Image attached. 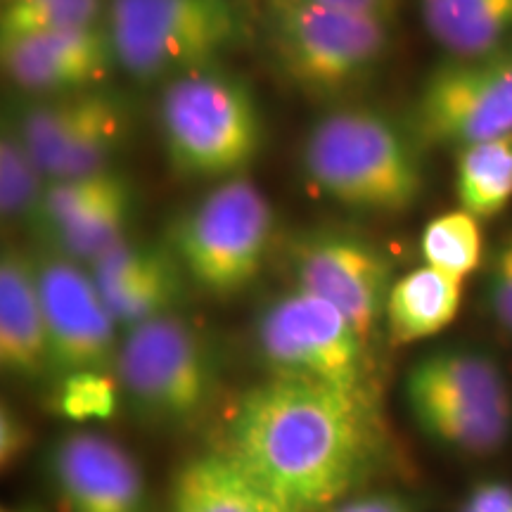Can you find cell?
I'll use <instances>...</instances> for the list:
<instances>
[{
  "instance_id": "83f0119b",
  "label": "cell",
  "mask_w": 512,
  "mask_h": 512,
  "mask_svg": "<svg viewBox=\"0 0 512 512\" xmlns=\"http://www.w3.org/2000/svg\"><path fill=\"white\" fill-rule=\"evenodd\" d=\"M105 0H34L0 12V41L31 34L98 27Z\"/></svg>"
},
{
  "instance_id": "44dd1931",
  "label": "cell",
  "mask_w": 512,
  "mask_h": 512,
  "mask_svg": "<svg viewBox=\"0 0 512 512\" xmlns=\"http://www.w3.org/2000/svg\"><path fill=\"white\" fill-rule=\"evenodd\" d=\"M456 192L460 209L475 219L501 214L512 200V136L463 147L456 164Z\"/></svg>"
},
{
  "instance_id": "ba28073f",
  "label": "cell",
  "mask_w": 512,
  "mask_h": 512,
  "mask_svg": "<svg viewBox=\"0 0 512 512\" xmlns=\"http://www.w3.org/2000/svg\"><path fill=\"white\" fill-rule=\"evenodd\" d=\"M271 36L285 74L316 93L342 91L366 76L387 48L384 17L273 0Z\"/></svg>"
},
{
  "instance_id": "d6a6232c",
  "label": "cell",
  "mask_w": 512,
  "mask_h": 512,
  "mask_svg": "<svg viewBox=\"0 0 512 512\" xmlns=\"http://www.w3.org/2000/svg\"><path fill=\"white\" fill-rule=\"evenodd\" d=\"M465 503L477 512H512V486L508 482H479L465 498Z\"/></svg>"
},
{
  "instance_id": "9a60e30c",
  "label": "cell",
  "mask_w": 512,
  "mask_h": 512,
  "mask_svg": "<svg viewBox=\"0 0 512 512\" xmlns=\"http://www.w3.org/2000/svg\"><path fill=\"white\" fill-rule=\"evenodd\" d=\"M408 408H512L510 387L494 356L475 349H439L422 356L403 382Z\"/></svg>"
},
{
  "instance_id": "2e32d148",
  "label": "cell",
  "mask_w": 512,
  "mask_h": 512,
  "mask_svg": "<svg viewBox=\"0 0 512 512\" xmlns=\"http://www.w3.org/2000/svg\"><path fill=\"white\" fill-rule=\"evenodd\" d=\"M460 299H463V280L437 268L425 264L401 275L399 280H394L384 311L389 337L403 347L439 335L458 316Z\"/></svg>"
},
{
  "instance_id": "4dcf8cb0",
  "label": "cell",
  "mask_w": 512,
  "mask_h": 512,
  "mask_svg": "<svg viewBox=\"0 0 512 512\" xmlns=\"http://www.w3.org/2000/svg\"><path fill=\"white\" fill-rule=\"evenodd\" d=\"M31 446V427L17 408L3 403L0 406V465L3 472L15 467L19 460L27 456Z\"/></svg>"
},
{
  "instance_id": "e575fe53",
  "label": "cell",
  "mask_w": 512,
  "mask_h": 512,
  "mask_svg": "<svg viewBox=\"0 0 512 512\" xmlns=\"http://www.w3.org/2000/svg\"><path fill=\"white\" fill-rule=\"evenodd\" d=\"M29 3H34V0H3V10L22 8V5H29Z\"/></svg>"
},
{
  "instance_id": "f546056e",
  "label": "cell",
  "mask_w": 512,
  "mask_h": 512,
  "mask_svg": "<svg viewBox=\"0 0 512 512\" xmlns=\"http://www.w3.org/2000/svg\"><path fill=\"white\" fill-rule=\"evenodd\" d=\"M486 304L501 328L512 335V233L491 261L486 280Z\"/></svg>"
},
{
  "instance_id": "6da1fadb",
  "label": "cell",
  "mask_w": 512,
  "mask_h": 512,
  "mask_svg": "<svg viewBox=\"0 0 512 512\" xmlns=\"http://www.w3.org/2000/svg\"><path fill=\"white\" fill-rule=\"evenodd\" d=\"M219 451L283 512H328L387 453L380 403L271 375L235 403Z\"/></svg>"
},
{
  "instance_id": "52a82bcc",
  "label": "cell",
  "mask_w": 512,
  "mask_h": 512,
  "mask_svg": "<svg viewBox=\"0 0 512 512\" xmlns=\"http://www.w3.org/2000/svg\"><path fill=\"white\" fill-rule=\"evenodd\" d=\"M368 344L342 311L304 290L273 299L256 323V347L271 375L318 382L377 403Z\"/></svg>"
},
{
  "instance_id": "ac0fdd59",
  "label": "cell",
  "mask_w": 512,
  "mask_h": 512,
  "mask_svg": "<svg viewBox=\"0 0 512 512\" xmlns=\"http://www.w3.org/2000/svg\"><path fill=\"white\" fill-rule=\"evenodd\" d=\"M420 17L451 57H479L512 43V0H420Z\"/></svg>"
},
{
  "instance_id": "603a6c76",
  "label": "cell",
  "mask_w": 512,
  "mask_h": 512,
  "mask_svg": "<svg viewBox=\"0 0 512 512\" xmlns=\"http://www.w3.org/2000/svg\"><path fill=\"white\" fill-rule=\"evenodd\" d=\"M133 209H136V195H133V185L124 176L107 195L83 209L62 230H57L50 242L55 245L57 254L69 256L79 264H93L102 252L126 238Z\"/></svg>"
},
{
  "instance_id": "cb8c5ba5",
  "label": "cell",
  "mask_w": 512,
  "mask_h": 512,
  "mask_svg": "<svg viewBox=\"0 0 512 512\" xmlns=\"http://www.w3.org/2000/svg\"><path fill=\"white\" fill-rule=\"evenodd\" d=\"M91 93L67 95V98L43 102V105L29 107L19 119L17 131L34 155L36 164L50 181L55 166L60 162L64 147L72 140L76 126L86 114Z\"/></svg>"
},
{
  "instance_id": "3957f363",
  "label": "cell",
  "mask_w": 512,
  "mask_h": 512,
  "mask_svg": "<svg viewBox=\"0 0 512 512\" xmlns=\"http://www.w3.org/2000/svg\"><path fill=\"white\" fill-rule=\"evenodd\" d=\"M166 157L178 174L240 176L259 155L264 121L247 86L214 69L176 76L159 102Z\"/></svg>"
},
{
  "instance_id": "8992f818",
  "label": "cell",
  "mask_w": 512,
  "mask_h": 512,
  "mask_svg": "<svg viewBox=\"0 0 512 512\" xmlns=\"http://www.w3.org/2000/svg\"><path fill=\"white\" fill-rule=\"evenodd\" d=\"M273 209L247 178H228L171 228L169 247L200 290L233 297L264 268L273 238Z\"/></svg>"
},
{
  "instance_id": "5bb4252c",
  "label": "cell",
  "mask_w": 512,
  "mask_h": 512,
  "mask_svg": "<svg viewBox=\"0 0 512 512\" xmlns=\"http://www.w3.org/2000/svg\"><path fill=\"white\" fill-rule=\"evenodd\" d=\"M0 366L27 382L53 370L36 261L17 249L0 259Z\"/></svg>"
},
{
  "instance_id": "4316f807",
  "label": "cell",
  "mask_w": 512,
  "mask_h": 512,
  "mask_svg": "<svg viewBox=\"0 0 512 512\" xmlns=\"http://www.w3.org/2000/svg\"><path fill=\"white\" fill-rule=\"evenodd\" d=\"M121 178H124V174L110 169L91 176L48 181L41 200L36 204L34 214H31L29 226L34 228L38 235L50 240L57 230H62L69 221L76 219L83 209H88L93 202H98L102 195H107Z\"/></svg>"
},
{
  "instance_id": "5b68a950",
  "label": "cell",
  "mask_w": 512,
  "mask_h": 512,
  "mask_svg": "<svg viewBox=\"0 0 512 512\" xmlns=\"http://www.w3.org/2000/svg\"><path fill=\"white\" fill-rule=\"evenodd\" d=\"M114 373L140 418L171 430L200 422L219 389L209 344L178 313L126 330Z\"/></svg>"
},
{
  "instance_id": "7a4b0ae2",
  "label": "cell",
  "mask_w": 512,
  "mask_h": 512,
  "mask_svg": "<svg viewBox=\"0 0 512 512\" xmlns=\"http://www.w3.org/2000/svg\"><path fill=\"white\" fill-rule=\"evenodd\" d=\"M304 169L332 200L368 214H401L422 192L413 145L392 121L370 110L320 119L306 138Z\"/></svg>"
},
{
  "instance_id": "d4e9b609",
  "label": "cell",
  "mask_w": 512,
  "mask_h": 512,
  "mask_svg": "<svg viewBox=\"0 0 512 512\" xmlns=\"http://www.w3.org/2000/svg\"><path fill=\"white\" fill-rule=\"evenodd\" d=\"M477 221L475 216L460 209L427 223L420 238L425 264L453 278H467L482 261V233Z\"/></svg>"
},
{
  "instance_id": "d590c367",
  "label": "cell",
  "mask_w": 512,
  "mask_h": 512,
  "mask_svg": "<svg viewBox=\"0 0 512 512\" xmlns=\"http://www.w3.org/2000/svg\"><path fill=\"white\" fill-rule=\"evenodd\" d=\"M458 512H477V510H475V508H470V505H467V503L463 501V505H460Z\"/></svg>"
},
{
  "instance_id": "7c38bea8",
  "label": "cell",
  "mask_w": 512,
  "mask_h": 512,
  "mask_svg": "<svg viewBox=\"0 0 512 512\" xmlns=\"http://www.w3.org/2000/svg\"><path fill=\"white\" fill-rule=\"evenodd\" d=\"M46 467L67 512H150L136 458L102 434H64L50 446Z\"/></svg>"
},
{
  "instance_id": "484cf974",
  "label": "cell",
  "mask_w": 512,
  "mask_h": 512,
  "mask_svg": "<svg viewBox=\"0 0 512 512\" xmlns=\"http://www.w3.org/2000/svg\"><path fill=\"white\" fill-rule=\"evenodd\" d=\"M46 181V174L19 136L17 124H5L3 136H0V211H3V221H29L43 190H46Z\"/></svg>"
},
{
  "instance_id": "d6986e66",
  "label": "cell",
  "mask_w": 512,
  "mask_h": 512,
  "mask_svg": "<svg viewBox=\"0 0 512 512\" xmlns=\"http://www.w3.org/2000/svg\"><path fill=\"white\" fill-rule=\"evenodd\" d=\"M126 133L128 112L124 102L105 93H91L86 114L76 126L72 140L64 147L50 181L110 171L114 157L124 145Z\"/></svg>"
},
{
  "instance_id": "836d02e7",
  "label": "cell",
  "mask_w": 512,
  "mask_h": 512,
  "mask_svg": "<svg viewBox=\"0 0 512 512\" xmlns=\"http://www.w3.org/2000/svg\"><path fill=\"white\" fill-rule=\"evenodd\" d=\"M311 3L325 5V8L347 10V12H361V15H387L389 0H311Z\"/></svg>"
},
{
  "instance_id": "1f68e13d",
  "label": "cell",
  "mask_w": 512,
  "mask_h": 512,
  "mask_svg": "<svg viewBox=\"0 0 512 512\" xmlns=\"http://www.w3.org/2000/svg\"><path fill=\"white\" fill-rule=\"evenodd\" d=\"M328 512H420V505L403 494L380 491V494L344 498Z\"/></svg>"
},
{
  "instance_id": "7402d4cb",
  "label": "cell",
  "mask_w": 512,
  "mask_h": 512,
  "mask_svg": "<svg viewBox=\"0 0 512 512\" xmlns=\"http://www.w3.org/2000/svg\"><path fill=\"white\" fill-rule=\"evenodd\" d=\"M183 275L185 271L174 249L164 247L155 264L110 290H100V294L114 323L121 330H131L147 320L174 313V306L183 292Z\"/></svg>"
},
{
  "instance_id": "ffe728a7",
  "label": "cell",
  "mask_w": 512,
  "mask_h": 512,
  "mask_svg": "<svg viewBox=\"0 0 512 512\" xmlns=\"http://www.w3.org/2000/svg\"><path fill=\"white\" fill-rule=\"evenodd\" d=\"M411 415L427 439L467 456H489L512 432V408L418 406Z\"/></svg>"
},
{
  "instance_id": "e0dca14e",
  "label": "cell",
  "mask_w": 512,
  "mask_h": 512,
  "mask_svg": "<svg viewBox=\"0 0 512 512\" xmlns=\"http://www.w3.org/2000/svg\"><path fill=\"white\" fill-rule=\"evenodd\" d=\"M171 512H283L223 451L202 453L176 472Z\"/></svg>"
},
{
  "instance_id": "8d00e7d4",
  "label": "cell",
  "mask_w": 512,
  "mask_h": 512,
  "mask_svg": "<svg viewBox=\"0 0 512 512\" xmlns=\"http://www.w3.org/2000/svg\"><path fill=\"white\" fill-rule=\"evenodd\" d=\"M3 512H34V510H3Z\"/></svg>"
},
{
  "instance_id": "30bf717a",
  "label": "cell",
  "mask_w": 512,
  "mask_h": 512,
  "mask_svg": "<svg viewBox=\"0 0 512 512\" xmlns=\"http://www.w3.org/2000/svg\"><path fill=\"white\" fill-rule=\"evenodd\" d=\"M38 290L48 325L50 368L60 375L117 368V328L93 275L62 254L36 259Z\"/></svg>"
},
{
  "instance_id": "f1b7e54d",
  "label": "cell",
  "mask_w": 512,
  "mask_h": 512,
  "mask_svg": "<svg viewBox=\"0 0 512 512\" xmlns=\"http://www.w3.org/2000/svg\"><path fill=\"white\" fill-rule=\"evenodd\" d=\"M119 384L110 373L81 370L62 375L57 384L55 408L62 418L74 422L110 420L119 406Z\"/></svg>"
},
{
  "instance_id": "9c48e42d",
  "label": "cell",
  "mask_w": 512,
  "mask_h": 512,
  "mask_svg": "<svg viewBox=\"0 0 512 512\" xmlns=\"http://www.w3.org/2000/svg\"><path fill=\"white\" fill-rule=\"evenodd\" d=\"M413 128L422 143L458 150L512 136V43L439 64L415 100Z\"/></svg>"
},
{
  "instance_id": "4fadbf2b",
  "label": "cell",
  "mask_w": 512,
  "mask_h": 512,
  "mask_svg": "<svg viewBox=\"0 0 512 512\" xmlns=\"http://www.w3.org/2000/svg\"><path fill=\"white\" fill-rule=\"evenodd\" d=\"M3 69L27 91H81L105 79L114 57L107 27L31 34L0 41Z\"/></svg>"
},
{
  "instance_id": "8fae6325",
  "label": "cell",
  "mask_w": 512,
  "mask_h": 512,
  "mask_svg": "<svg viewBox=\"0 0 512 512\" xmlns=\"http://www.w3.org/2000/svg\"><path fill=\"white\" fill-rule=\"evenodd\" d=\"M292 266L297 290L335 306L370 342L394 285L392 264L380 249L351 235H311L292 252Z\"/></svg>"
},
{
  "instance_id": "277c9868",
  "label": "cell",
  "mask_w": 512,
  "mask_h": 512,
  "mask_svg": "<svg viewBox=\"0 0 512 512\" xmlns=\"http://www.w3.org/2000/svg\"><path fill=\"white\" fill-rule=\"evenodd\" d=\"M105 15L117 64L138 81L211 69L240 31L230 0H110Z\"/></svg>"
}]
</instances>
